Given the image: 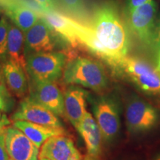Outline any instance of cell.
<instances>
[{
  "instance_id": "cell-25",
  "label": "cell",
  "mask_w": 160,
  "mask_h": 160,
  "mask_svg": "<svg viewBox=\"0 0 160 160\" xmlns=\"http://www.w3.org/2000/svg\"><path fill=\"white\" fill-rule=\"evenodd\" d=\"M9 155L5 147V130L0 134V160H8Z\"/></svg>"
},
{
  "instance_id": "cell-21",
  "label": "cell",
  "mask_w": 160,
  "mask_h": 160,
  "mask_svg": "<svg viewBox=\"0 0 160 160\" xmlns=\"http://www.w3.org/2000/svg\"><path fill=\"white\" fill-rule=\"evenodd\" d=\"M9 22L5 16L0 19V62L4 64L8 61L7 45L8 31Z\"/></svg>"
},
{
  "instance_id": "cell-19",
  "label": "cell",
  "mask_w": 160,
  "mask_h": 160,
  "mask_svg": "<svg viewBox=\"0 0 160 160\" xmlns=\"http://www.w3.org/2000/svg\"><path fill=\"white\" fill-rule=\"evenodd\" d=\"M2 68L5 85L13 94L23 97L29 88L26 71L10 61L2 64Z\"/></svg>"
},
{
  "instance_id": "cell-29",
  "label": "cell",
  "mask_w": 160,
  "mask_h": 160,
  "mask_svg": "<svg viewBox=\"0 0 160 160\" xmlns=\"http://www.w3.org/2000/svg\"><path fill=\"white\" fill-rule=\"evenodd\" d=\"M82 160H101V159H99L98 157H93V156L88 155L87 157H85V159Z\"/></svg>"
},
{
  "instance_id": "cell-26",
  "label": "cell",
  "mask_w": 160,
  "mask_h": 160,
  "mask_svg": "<svg viewBox=\"0 0 160 160\" xmlns=\"http://www.w3.org/2000/svg\"><path fill=\"white\" fill-rule=\"evenodd\" d=\"M11 124V122L9 121V119H8L7 116L5 114L2 115V121L0 122V134L4 131V130L5 129L6 126L8 125Z\"/></svg>"
},
{
  "instance_id": "cell-24",
  "label": "cell",
  "mask_w": 160,
  "mask_h": 160,
  "mask_svg": "<svg viewBox=\"0 0 160 160\" xmlns=\"http://www.w3.org/2000/svg\"><path fill=\"white\" fill-rule=\"evenodd\" d=\"M151 1L152 0H125V11H131Z\"/></svg>"
},
{
  "instance_id": "cell-22",
  "label": "cell",
  "mask_w": 160,
  "mask_h": 160,
  "mask_svg": "<svg viewBox=\"0 0 160 160\" xmlns=\"http://www.w3.org/2000/svg\"><path fill=\"white\" fill-rule=\"evenodd\" d=\"M15 105V101L5 84H0V111L4 113L11 111Z\"/></svg>"
},
{
  "instance_id": "cell-16",
  "label": "cell",
  "mask_w": 160,
  "mask_h": 160,
  "mask_svg": "<svg viewBox=\"0 0 160 160\" xmlns=\"http://www.w3.org/2000/svg\"><path fill=\"white\" fill-rule=\"evenodd\" d=\"M40 17L43 18L72 48L76 49L81 45L70 17L58 11L43 12Z\"/></svg>"
},
{
  "instance_id": "cell-2",
  "label": "cell",
  "mask_w": 160,
  "mask_h": 160,
  "mask_svg": "<svg viewBox=\"0 0 160 160\" xmlns=\"http://www.w3.org/2000/svg\"><path fill=\"white\" fill-rule=\"evenodd\" d=\"M62 76L66 84L79 85L96 92L102 91L108 85L103 65L88 57H75L68 59Z\"/></svg>"
},
{
  "instance_id": "cell-33",
  "label": "cell",
  "mask_w": 160,
  "mask_h": 160,
  "mask_svg": "<svg viewBox=\"0 0 160 160\" xmlns=\"http://www.w3.org/2000/svg\"><path fill=\"white\" fill-rule=\"evenodd\" d=\"M2 11V8H1V6H0V13H1V12Z\"/></svg>"
},
{
  "instance_id": "cell-31",
  "label": "cell",
  "mask_w": 160,
  "mask_h": 160,
  "mask_svg": "<svg viewBox=\"0 0 160 160\" xmlns=\"http://www.w3.org/2000/svg\"><path fill=\"white\" fill-rule=\"evenodd\" d=\"M2 116L1 111H0V122H1V121H2Z\"/></svg>"
},
{
  "instance_id": "cell-17",
  "label": "cell",
  "mask_w": 160,
  "mask_h": 160,
  "mask_svg": "<svg viewBox=\"0 0 160 160\" xmlns=\"http://www.w3.org/2000/svg\"><path fill=\"white\" fill-rule=\"evenodd\" d=\"M7 53L8 61L19 66L26 71L25 33L13 22H9L8 25Z\"/></svg>"
},
{
  "instance_id": "cell-4",
  "label": "cell",
  "mask_w": 160,
  "mask_h": 160,
  "mask_svg": "<svg viewBox=\"0 0 160 160\" xmlns=\"http://www.w3.org/2000/svg\"><path fill=\"white\" fill-rule=\"evenodd\" d=\"M61 51L69 57L74 52L68 43L43 18L40 17L25 33V55Z\"/></svg>"
},
{
  "instance_id": "cell-30",
  "label": "cell",
  "mask_w": 160,
  "mask_h": 160,
  "mask_svg": "<svg viewBox=\"0 0 160 160\" xmlns=\"http://www.w3.org/2000/svg\"><path fill=\"white\" fill-rule=\"evenodd\" d=\"M152 160H160V152H158V153H156L153 158H152Z\"/></svg>"
},
{
  "instance_id": "cell-23",
  "label": "cell",
  "mask_w": 160,
  "mask_h": 160,
  "mask_svg": "<svg viewBox=\"0 0 160 160\" xmlns=\"http://www.w3.org/2000/svg\"><path fill=\"white\" fill-rule=\"evenodd\" d=\"M44 12L47 11H60L57 0H34ZM61 13V12H60Z\"/></svg>"
},
{
  "instance_id": "cell-11",
  "label": "cell",
  "mask_w": 160,
  "mask_h": 160,
  "mask_svg": "<svg viewBox=\"0 0 160 160\" xmlns=\"http://www.w3.org/2000/svg\"><path fill=\"white\" fill-rule=\"evenodd\" d=\"M5 147L13 160H38L39 149L23 132L15 127L5 129Z\"/></svg>"
},
{
  "instance_id": "cell-18",
  "label": "cell",
  "mask_w": 160,
  "mask_h": 160,
  "mask_svg": "<svg viewBox=\"0 0 160 160\" xmlns=\"http://www.w3.org/2000/svg\"><path fill=\"white\" fill-rule=\"evenodd\" d=\"M13 126L23 132L39 148L48 138L53 136L65 134L64 128L48 127L22 120L14 121Z\"/></svg>"
},
{
  "instance_id": "cell-5",
  "label": "cell",
  "mask_w": 160,
  "mask_h": 160,
  "mask_svg": "<svg viewBox=\"0 0 160 160\" xmlns=\"http://www.w3.org/2000/svg\"><path fill=\"white\" fill-rule=\"evenodd\" d=\"M68 61L64 52L38 53L26 57V72L28 83L55 82L63 74Z\"/></svg>"
},
{
  "instance_id": "cell-27",
  "label": "cell",
  "mask_w": 160,
  "mask_h": 160,
  "mask_svg": "<svg viewBox=\"0 0 160 160\" xmlns=\"http://www.w3.org/2000/svg\"><path fill=\"white\" fill-rule=\"evenodd\" d=\"M0 84H5V78H4L3 73V68H2V64L0 62Z\"/></svg>"
},
{
  "instance_id": "cell-12",
  "label": "cell",
  "mask_w": 160,
  "mask_h": 160,
  "mask_svg": "<svg viewBox=\"0 0 160 160\" xmlns=\"http://www.w3.org/2000/svg\"><path fill=\"white\" fill-rule=\"evenodd\" d=\"M29 97L58 117L64 115V96L54 82L29 83Z\"/></svg>"
},
{
  "instance_id": "cell-3",
  "label": "cell",
  "mask_w": 160,
  "mask_h": 160,
  "mask_svg": "<svg viewBox=\"0 0 160 160\" xmlns=\"http://www.w3.org/2000/svg\"><path fill=\"white\" fill-rule=\"evenodd\" d=\"M112 68L142 92L160 97V72L145 59L126 56Z\"/></svg>"
},
{
  "instance_id": "cell-35",
  "label": "cell",
  "mask_w": 160,
  "mask_h": 160,
  "mask_svg": "<svg viewBox=\"0 0 160 160\" xmlns=\"http://www.w3.org/2000/svg\"><path fill=\"white\" fill-rule=\"evenodd\" d=\"M8 160H13V159H12L11 158H9V159H8Z\"/></svg>"
},
{
  "instance_id": "cell-1",
  "label": "cell",
  "mask_w": 160,
  "mask_h": 160,
  "mask_svg": "<svg viewBox=\"0 0 160 160\" xmlns=\"http://www.w3.org/2000/svg\"><path fill=\"white\" fill-rule=\"evenodd\" d=\"M88 25L101 48V59L110 66L113 67L127 56L130 48L128 32L113 2H105L97 6Z\"/></svg>"
},
{
  "instance_id": "cell-28",
  "label": "cell",
  "mask_w": 160,
  "mask_h": 160,
  "mask_svg": "<svg viewBox=\"0 0 160 160\" xmlns=\"http://www.w3.org/2000/svg\"><path fill=\"white\" fill-rule=\"evenodd\" d=\"M157 69L160 72V48H159V51H158L157 61Z\"/></svg>"
},
{
  "instance_id": "cell-34",
  "label": "cell",
  "mask_w": 160,
  "mask_h": 160,
  "mask_svg": "<svg viewBox=\"0 0 160 160\" xmlns=\"http://www.w3.org/2000/svg\"><path fill=\"white\" fill-rule=\"evenodd\" d=\"M160 48V42H159V48Z\"/></svg>"
},
{
  "instance_id": "cell-10",
  "label": "cell",
  "mask_w": 160,
  "mask_h": 160,
  "mask_svg": "<svg viewBox=\"0 0 160 160\" xmlns=\"http://www.w3.org/2000/svg\"><path fill=\"white\" fill-rule=\"evenodd\" d=\"M13 121L22 120L52 128H63L58 116L32 100L29 97L22 99L13 116Z\"/></svg>"
},
{
  "instance_id": "cell-9",
  "label": "cell",
  "mask_w": 160,
  "mask_h": 160,
  "mask_svg": "<svg viewBox=\"0 0 160 160\" xmlns=\"http://www.w3.org/2000/svg\"><path fill=\"white\" fill-rule=\"evenodd\" d=\"M5 15L25 33L39 19L43 10L31 0H0Z\"/></svg>"
},
{
  "instance_id": "cell-32",
  "label": "cell",
  "mask_w": 160,
  "mask_h": 160,
  "mask_svg": "<svg viewBox=\"0 0 160 160\" xmlns=\"http://www.w3.org/2000/svg\"><path fill=\"white\" fill-rule=\"evenodd\" d=\"M39 160H51V159H46V158H43V159H39Z\"/></svg>"
},
{
  "instance_id": "cell-14",
  "label": "cell",
  "mask_w": 160,
  "mask_h": 160,
  "mask_svg": "<svg viewBox=\"0 0 160 160\" xmlns=\"http://www.w3.org/2000/svg\"><path fill=\"white\" fill-rule=\"evenodd\" d=\"M64 96V114L75 128L87 113V100L89 93L82 88L71 85Z\"/></svg>"
},
{
  "instance_id": "cell-7",
  "label": "cell",
  "mask_w": 160,
  "mask_h": 160,
  "mask_svg": "<svg viewBox=\"0 0 160 160\" xmlns=\"http://www.w3.org/2000/svg\"><path fill=\"white\" fill-rule=\"evenodd\" d=\"M125 124L132 134H140L153 129L159 122V113L151 104L137 96H132L125 105Z\"/></svg>"
},
{
  "instance_id": "cell-15",
  "label": "cell",
  "mask_w": 160,
  "mask_h": 160,
  "mask_svg": "<svg viewBox=\"0 0 160 160\" xmlns=\"http://www.w3.org/2000/svg\"><path fill=\"white\" fill-rule=\"evenodd\" d=\"M85 142L88 155L99 157L101 153L102 135L96 119L87 111L76 128Z\"/></svg>"
},
{
  "instance_id": "cell-20",
  "label": "cell",
  "mask_w": 160,
  "mask_h": 160,
  "mask_svg": "<svg viewBox=\"0 0 160 160\" xmlns=\"http://www.w3.org/2000/svg\"><path fill=\"white\" fill-rule=\"evenodd\" d=\"M60 11L82 24L89 23L88 12L85 0H57Z\"/></svg>"
},
{
  "instance_id": "cell-8",
  "label": "cell",
  "mask_w": 160,
  "mask_h": 160,
  "mask_svg": "<svg viewBox=\"0 0 160 160\" xmlns=\"http://www.w3.org/2000/svg\"><path fill=\"white\" fill-rule=\"evenodd\" d=\"M157 6L154 1L125 11L128 25L132 33L142 43L150 45L154 39Z\"/></svg>"
},
{
  "instance_id": "cell-6",
  "label": "cell",
  "mask_w": 160,
  "mask_h": 160,
  "mask_svg": "<svg viewBox=\"0 0 160 160\" xmlns=\"http://www.w3.org/2000/svg\"><path fill=\"white\" fill-rule=\"evenodd\" d=\"M92 110L105 142L117 137L121 128L120 107L113 95L99 96L91 100Z\"/></svg>"
},
{
  "instance_id": "cell-13",
  "label": "cell",
  "mask_w": 160,
  "mask_h": 160,
  "mask_svg": "<svg viewBox=\"0 0 160 160\" xmlns=\"http://www.w3.org/2000/svg\"><path fill=\"white\" fill-rule=\"evenodd\" d=\"M51 160H82V156L73 140L65 135L53 136L41 146L39 159Z\"/></svg>"
}]
</instances>
